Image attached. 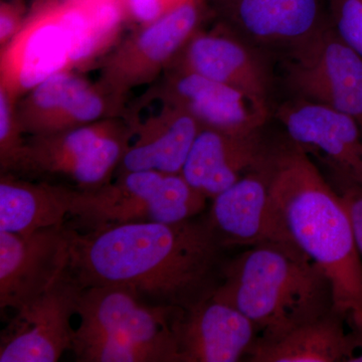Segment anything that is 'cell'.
<instances>
[{
  "label": "cell",
  "instance_id": "cell-3",
  "mask_svg": "<svg viewBox=\"0 0 362 362\" xmlns=\"http://www.w3.org/2000/svg\"><path fill=\"white\" fill-rule=\"evenodd\" d=\"M213 296L239 309L269 339L333 310L329 278L291 242L250 247L223 264Z\"/></svg>",
  "mask_w": 362,
  "mask_h": 362
},
{
  "label": "cell",
  "instance_id": "cell-4",
  "mask_svg": "<svg viewBox=\"0 0 362 362\" xmlns=\"http://www.w3.org/2000/svg\"><path fill=\"white\" fill-rule=\"evenodd\" d=\"M123 20L117 0H69L35 11L0 49V89L18 101L54 74L87 70L118 42Z\"/></svg>",
  "mask_w": 362,
  "mask_h": 362
},
{
  "label": "cell",
  "instance_id": "cell-1",
  "mask_svg": "<svg viewBox=\"0 0 362 362\" xmlns=\"http://www.w3.org/2000/svg\"><path fill=\"white\" fill-rule=\"evenodd\" d=\"M71 230L69 268L84 288H127L146 303L188 310L220 285L225 247L207 216Z\"/></svg>",
  "mask_w": 362,
  "mask_h": 362
},
{
  "label": "cell",
  "instance_id": "cell-5",
  "mask_svg": "<svg viewBox=\"0 0 362 362\" xmlns=\"http://www.w3.org/2000/svg\"><path fill=\"white\" fill-rule=\"evenodd\" d=\"M183 311L146 303L127 288H84L71 351L80 362H180Z\"/></svg>",
  "mask_w": 362,
  "mask_h": 362
},
{
  "label": "cell",
  "instance_id": "cell-27",
  "mask_svg": "<svg viewBox=\"0 0 362 362\" xmlns=\"http://www.w3.org/2000/svg\"><path fill=\"white\" fill-rule=\"evenodd\" d=\"M25 21L20 6L2 2L0 8V49L6 47L18 35Z\"/></svg>",
  "mask_w": 362,
  "mask_h": 362
},
{
  "label": "cell",
  "instance_id": "cell-17",
  "mask_svg": "<svg viewBox=\"0 0 362 362\" xmlns=\"http://www.w3.org/2000/svg\"><path fill=\"white\" fill-rule=\"evenodd\" d=\"M275 157L214 197L206 216L223 247L291 242L272 195Z\"/></svg>",
  "mask_w": 362,
  "mask_h": 362
},
{
  "label": "cell",
  "instance_id": "cell-19",
  "mask_svg": "<svg viewBox=\"0 0 362 362\" xmlns=\"http://www.w3.org/2000/svg\"><path fill=\"white\" fill-rule=\"evenodd\" d=\"M146 93L192 114L204 128L249 133L268 121L239 90L192 71L168 69Z\"/></svg>",
  "mask_w": 362,
  "mask_h": 362
},
{
  "label": "cell",
  "instance_id": "cell-25",
  "mask_svg": "<svg viewBox=\"0 0 362 362\" xmlns=\"http://www.w3.org/2000/svg\"><path fill=\"white\" fill-rule=\"evenodd\" d=\"M349 211L357 249L362 259V187L354 185H335Z\"/></svg>",
  "mask_w": 362,
  "mask_h": 362
},
{
  "label": "cell",
  "instance_id": "cell-22",
  "mask_svg": "<svg viewBox=\"0 0 362 362\" xmlns=\"http://www.w3.org/2000/svg\"><path fill=\"white\" fill-rule=\"evenodd\" d=\"M78 189L47 181L33 182L13 173L0 175V230L30 235L64 225Z\"/></svg>",
  "mask_w": 362,
  "mask_h": 362
},
{
  "label": "cell",
  "instance_id": "cell-15",
  "mask_svg": "<svg viewBox=\"0 0 362 362\" xmlns=\"http://www.w3.org/2000/svg\"><path fill=\"white\" fill-rule=\"evenodd\" d=\"M71 237L65 223L30 235L0 230L2 310H21L54 284L68 266Z\"/></svg>",
  "mask_w": 362,
  "mask_h": 362
},
{
  "label": "cell",
  "instance_id": "cell-21",
  "mask_svg": "<svg viewBox=\"0 0 362 362\" xmlns=\"http://www.w3.org/2000/svg\"><path fill=\"white\" fill-rule=\"evenodd\" d=\"M346 319L332 310L316 320L276 338L261 339L247 354L252 362H338L351 361L356 352L354 330ZM349 324V323H347Z\"/></svg>",
  "mask_w": 362,
  "mask_h": 362
},
{
  "label": "cell",
  "instance_id": "cell-10",
  "mask_svg": "<svg viewBox=\"0 0 362 362\" xmlns=\"http://www.w3.org/2000/svg\"><path fill=\"white\" fill-rule=\"evenodd\" d=\"M273 59L216 21L195 33L168 69L192 71L239 90L269 120L274 110Z\"/></svg>",
  "mask_w": 362,
  "mask_h": 362
},
{
  "label": "cell",
  "instance_id": "cell-11",
  "mask_svg": "<svg viewBox=\"0 0 362 362\" xmlns=\"http://www.w3.org/2000/svg\"><path fill=\"white\" fill-rule=\"evenodd\" d=\"M84 287L66 267L54 284L16 316L0 339V362H56L73 350L77 314Z\"/></svg>",
  "mask_w": 362,
  "mask_h": 362
},
{
  "label": "cell",
  "instance_id": "cell-7",
  "mask_svg": "<svg viewBox=\"0 0 362 362\" xmlns=\"http://www.w3.org/2000/svg\"><path fill=\"white\" fill-rule=\"evenodd\" d=\"M133 129L124 117H113L52 134L28 136L13 173L58 176L84 192L112 182L129 148Z\"/></svg>",
  "mask_w": 362,
  "mask_h": 362
},
{
  "label": "cell",
  "instance_id": "cell-26",
  "mask_svg": "<svg viewBox=\"0 0 362 362\" xmlns=\"http://www.w3.org/2000/svg\"><path fill=\"white\" fill-rule=\"evenodd\" d=\"M126 4L131 18L139 26L153 23L169 11L165 0H126Z\"/></svg>",
  "mask_w": 362,
  "mask_h": 362
},
{
  "label": "cell",
  "instance_id": "cell-24",
  "mask_svg": "<svg viewBox=\"0 0 362 362\" xmlns=\"http://www.w3.org/2000/svg\"><path fill=\"white\" fill-rule=\"evenodd\" d=\"M330 26L362 58V0H329Z\"/></svg>",
  "mask_w": 362,
  "mask_h": 362
},
{
  "label": "cell",
  "instance_id": "cell-14",
  "mask_svg": "<svg viewBox=\"0 0 362 362\" xmlns=\"http://www.w3.org/2000/svg\"><path fill=\"white\" fill-rule=\"evenodd\" d=\"M272 116L290 141L329 168L335 185L362 187V127L356 119L293 97L277 105Z\"/></svg>",
  "mask_w": 362,
  "mask_h": 362
},
{
  "label": "cell",
  "instance_id": "cell-9",
  "mask_svg": "<svg viewBox=\"0 0 362 362\" xmlns=\"http://www.w3.org/2000/svg\"><path fill=\"white\" fill-rule=\"evenodd\" d=\"M218 23L273 59L296 58L330 28L329 0H211Z\"/></svg>",
  "mask_w": 362,
  "mask_h": 362
},
{
  "label": "cell",
  "instance_id": "cell-16",
  "mask_svg": "<svg viewBox=\"0 0 362 362\" xmlns=\"http://www.w3.org/2000/svg\"><path fill=\"white\" fill-rule=\"evenodd\" d=\"M151 110L127 105L126 120L133 129L129 148L118 173L154 170L181 175L192 145L202 128L192 114L145 92L139 98Z\"/></svg>",
  "mask_w": 362,
  "mask_h": 362
},
{
  "label": "cell",
  "instance_id": "cell-6",
  "mask_svg": "<svg viewBox=\"0 0 362 362\" xmlns=\"http://www.w3.org/2000/svg\"><path fill=\"white\" fill-rule=\"evenodd\" d=\"M206 199L181 175L132 171L118 173L96 190L78 189L71 216L87 232L126 223H178L197 218Z\"/></svg>",
  "mask_w": 362,
  "mask_h": 362
},
{
  "label": "cell",
  "instance_id": "cell-2",
  "mask_svg": "<svg viewBox=\"0 0 362 362\" xmlns=\"http://www.w3.org/2000/svg\"><path fill=\"white\" fill-rule=\"evenodd\" d=\"M271 190L291 243L329 278L333 310L362 332V259L341 195L289 139L276 154Z\"/></svg>",
  "mask_w": 362,
  "mask_h": 362
},
{
  "label": "cell",
  "instance_id": "cell-18",
  "mask_svg": "<svg viewBox=\"0 0 362 362\" xmlns=\"http://www.w3.org/2000/svg\"><path fill=\"white\" fill-rule=\"evenodd\" d=\"M279 145L268 140L264 128L249 133L202 128L181 175L194 189L213 199L243 176L270 164Z\"/></svg>",
  "mask_w": 362,
  "mask_h": 362
},
{
  "label": "cell",
  "instance_id": "cell-23",
  "mask_svg": "<svg viewBox=\"0 0 362 362\" xmlns=\"http://www.w3.org/2000/svg\"><path fill=\"white\" fill-rule=\"evenodd\" d=\"M16 103L8 93L0 89V173H13L28 137L16 115Z\"/></svg>",
  "mask_w": 362,
  "mask_h": 362
},
{
  "label": "cell",
  "instance_id": "cell-20",
  "mask_svg": "<svg viewBox=\"0 0 362 362\" xmlns=\"http://www.w3.org/2000/svg\"><path fill=\"white\" fill-rule=\"evenodd\" d=\"M257 338L244 313L213 295L183 311L177 324L180 362L239 361Z\"/></svg>",
  "mask_w": 362,
  "mask_h": 362
},
{
  "label": "cell",
  "instance_id": "cell-12",
  "mask_svg": "<svg viewBox=\"0 0 362 362\" xmlns=\"http://www.w3.org/2000/svg\"><path fill=\"white\" fill-rule=\"evenodd\" d=\"M282 82L290 97L341 112L362 127V58L331 26L296 58L282 61Z\"/></svg>",
  "mask_w": 362,
  "mask_h": 362
},
{
  "label": "cell",
  "instance_id": "cell-28",
  "mask_svg": "<svg viewBox=\"0 0 362 362\" xmlns=\"http://www.w3.org/2000/svg\"><path fill=\"white\" fill-rule=\"evenodd\" d=\"M354 332L356 337V352L350 362H362V332L356 330H354Z\"/></svg>",
  "mask_w": 362,
  "mask_h": 362
},
{
  "label": "cell",
  "instance_id": "cell-29",
  "mask_svg": "<svg viewBox=\"0 0 362 362\" xmlns=\"http://www.w3.org/2000/svg\"><path fill=\"white\" fill-rule=\"evenodd\" d=\"M187 1H189V0H165V4L168 6V11H170V9L175 8V6Z\"/></svg>",
  "mask_w": 362,
  "mask_h": 362
},
{
  "label": "cell",
  "instance_id": "cell-8",
  "mask_svg": "<svg viewBox=\"0 0 362 362\" xmlns=\"http://www.w3.org/2000/svg\"><path fill=\"white\" fill-rule=\"evenodd\" d=\"M211 16L213 11L204 0H189L138 26L99 62L98 83L124 100L131 90L153 85Z\"/></svg>",
  "mask_w": 362,
  "mask_h": 362
},
{
  "label": "cell",
  "instance_id": "cell-13",
  "mask_svg": "<svg viewBox=\"0 0 362 362\" xmlns=\"http://www.w3.org/2000/svg\"><path fill=\"white\" fill-rule=\"evenodd\" d=\"M126 111V100L77 71L54 74L16 103V115L25 136L52 134L103 119L124 117Z\"/></svg>",
  "mask_w": 362,
  "mask_h": 362
}]
</instances>
